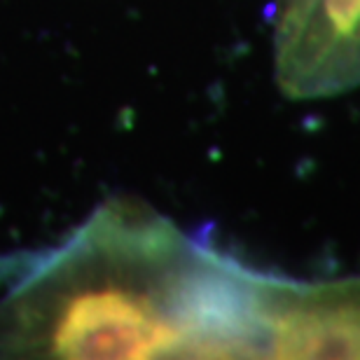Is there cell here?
<instances>
[{
	"label": "cell",
	"instance_id": "6da1fadb",
	"mask_svg": "<svg viewBox=\"0 0 360 360\" xmlns=\"http://www.w3.org/2000/svg\"><path fill=\"white\" fill-rule=\"evenodd\" d=\"M262 285L115 199L0 297V358H264Z\"/></svg>",
	"mask_w": 360,
	"mask_h": 360
},
{
	"label": "cell",
	"instance_id": "7a4b0ae2",
	"mask_svg": "<svg viewBox=\"0 0 360 360\" xmlns=\"http://www.w3.org/2000/svg\"><path fill=\"white\" fill-rule=\"evenodd\" d=\"M264 358H360V276H264Z\"/></svg>",
	"mask_w": 360,
	"mask_h": 360
}]
</instances>
